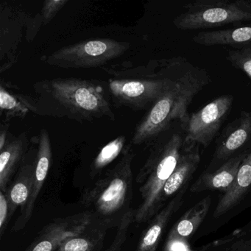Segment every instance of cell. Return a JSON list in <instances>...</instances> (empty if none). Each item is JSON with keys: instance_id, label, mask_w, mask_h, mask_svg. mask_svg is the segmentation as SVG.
Segmentation results:
<instances>
[{"instance_id": "obj_1", "label": "cell", "mask_w": 251, "mask_h": 251, "mask_svg": "<svg viewBox=\"0 0 251 251\" xmlns=\"http://www.w3.org/2000/svg\"><path fill=\"white\" fill-rule=\"evenodd\" d=\"M36 114L83 123L115 120L108 84L100 80L55 78L33 85Z\"/></svg>"}, {"instance_id": "obj_2", "label": "cell", "mask_w": 251, "mask_h": 251, "mask_svg": "<svg viewBox=\"0 0 251 251\" xmlns=\"http://www.w3.org/2000/svg\"><path fill=\"white\" fill-rule=\"evenodd\" d=\"M176 81V86L160 98L138 123L132 136L131 145L151 142L174 120H178L183 128L189 119V105L210 83V77L205 70L179 57Z\"/></svg>"}, {"instance_id": "obj_3", "label": "cell", "mask_w": 251, "mask_h": 251, "mask_svg": "<svg viewBox=\"0 0 251 251\" xmlns=\"http://www.w3.org/2000/svg\"><path fill=\"white\" fill-rule=\"evenodd\" d=\"M132 145L125 148L118 162L108 169L91 187L82 192L80 202L99 223L111 227L118 226L130 209L133 198Z\"/></svg>"}, {"instance_id": "obj_4", "label": "cell", "mask_w": 251, "mask_h": 251, "mask_svg": "<svg viewBox=\"0 0 251 251\" xmlns=\"http://www.w3.org/2000/svg\"><path fill=\"white\" fill-rule=\"evenodd\" d=\"M184 146V136L173 133L167 141L153 148L143 167L136 183H140L141 202L135 214V222L149 221L158 211L161 191L174 172Z\"/></svg>"}, {"instance_id": "obj_5", "label": "cell", "mask_w": 251, "mask_h": 251, "mask_svg": "<svg viewBox=\"0 0 251 251\" xmlns=\"http://www.w3.org/2000/svg\"><path fill=\"white\" fill-rule=\"evenodd\" d=\"M183 8L173 20L179 30H201L251 21V0H196Z\"/></svg>"}, {"instance_id": "obj_6", "label": "cell", "mask_w": 251, "mask_h": 251, "mask_svg": "<svg viewBox=\"0 0 251 251\" xmlns=\"http://www.w3.org/2000/svg\"><path fill=\"white\" fill-rule=\"evenodd\" d=\"M130 46L128 42L114 39H89L64 47L43 60L60 68H95L124 55Z\"/></svg>"}, {"instance_id": "obj_7", "label": "cell", "mask_w": 251, "mask_h": 251, "mask_svg": "<svg viewBox=\"0 0 251 251\" xmlns=\"http://www.w3.org/2000/svg\"><path fill=\"white\" fill-rule=\"evenodd\" d=\"M233 95H225L213 100L201 110L189 114L183 127L184 145H211L230 114L233 103Z\"/></svg>"}, {"instance_id": "obj_8", "label": "cell", "mask_w": 251, "mask_h": 251, "mask_svg": "<svg viewBox=\"0 0 251 251\" xmlns=\"http://www.w3.org/2000/svg\"><path fill=\"white\" fill-rule=\"evenodd\" d=\"M89 211L57 218L45 226L25 251H56L64 241L83 233L94 222Z\"/></svg>"}, {"instance_id": "obj_9", "label": "cell", "mask_w": 251, "mask_h": 251, "mask_svg": "<svg viewBox=\"0 0 251 251\" xmlns=\"http://www.w3.org/2000/svg\"><path fill=\"white\" fill-rule=\"evenodd\" d=\"M27 20L28 17L23 11L2 5L0 30V71L2 73L17 61V50L21 41L22 30L27 25Z\"/></svg>"}, {"instance_id": "obj_10", "label": "cell", "mask_w": 251, "mask_h": 251, "mask_svg": "<svg viewBox=\"0 0 251 251\" xmlns=\"http://www.w3.org/2000/svg\"><path fill=\"white\" fill-rule=\"evenodd\" d=\"M37 142L38 149L36 155L34 180H33L31 195L25 208L22 211L20 217L14 224V229H13L14 231L21 230L23 227H25L27 223L30 221L38 196L43 188L44 183L48 177L50 167L52 151L50 138L48 130L43 128L40 130Z\"/></svg>"}, {"instance_id": "obj_11", "label": "cell", "mask_w": 251, "mask_h": 251, "mask_svg": "<svg viewBox=\"0 0 251 251\" xmlns=\"http://www.w3.org/2000/svg\"><path fill=\"white\" fill-rule=\"evenodd\" d=\"M251 140V112L242 111L217 139L213 160L226 162Z\"/></svg>"}, {"instance_id": "obj_12", "label": "cell", "mask_w": 251, "mask_h": 251, "mask_svg": "<svg viewBox=\"0 0 251 251\" xmlns=\"http://www.w3.org/2000/svg\"><path fill=\"white\" fill-rule=\"evenodd\" d=\"M201 162L199 145L183 146L178 163L170 178L166 182L161 191L159 199V208H162L166 201L174 198L179 192L187 187Z\"/></svg>"}, {"instance_id": "obj_13", "label": "cell", "mask_w": 251, "mask_h": 251, "mask_svg": "<svg viewBox=\"0 0 251 251\" xmlns=\"http://www.w3.org/2000/svg\"><path fill=\"white\" fill-rule=\"evenodd\" d=\"M248 150L232 157L217 170L202 173L191 186L190 192L198 193L214 189H221L226 192L235 180L239 167L246 156Z\"/></svg>"}, {"instance_id": "obj_14", "label": "cell", "mask_w": 251, "mask_h": 251, "mask_svg": "<svg viewBox=\"0 0 251 251\" xmlns=\"http://www.w3.org/2000/svg\"><path fill=\"white\" fill-rule=\"evenodd\" d=\"M186 189L174 197L162 209L160 210L143 232L136 251H155L166 226L173 214L181 206Z\"/></svg>"}, {"instance_id": "obj_15", "label": "cell", "mask_w": 251, "mask_h": 251, "mask_svg": "<svg viewBox=\"0 0 251 251\" xmlns=\"http://www.w3.org/2000/svg\"><path fill=\"white\" fill-rule=\"evenodd\" d=\"M251 188V148L248 150L231 186L225 192L214 210V217L230 211L243 199Z\"/></svg>"}, {"instance_id": "obj_16", "label": "cell", "mask_w": 251, "mask_h": 251, "mask_svg": "<svg viewBox=\"0 0 251 251\" xmlns=\"http://www.w3.org/2000/svg\"><path fill=\"white\" fill-rule=\"evenodd\" d=\"M35 167L36 158L34 162L27 161L22 164L12 184L8 186L5 193L9 208V218L19 207L22 212L28 202L33 189Z\"/></svg>"}, {"instance_id": "obj_17", "label": "cell", "mask_w": 251, "mask_h": 251, "mask_svg": "<svg viewBox=\"0 0 251 251\" xmlns=\"http://www.w3.org/2000/svg\"><path fill=\"white\" fill-rule=\"evenodd\" d=\"M29 141L25 133L9 140L0 151V191L5 193L11 177L18 169L28 148Z\"/></svg>"}, {"instance_id": "obj_18", "label": "cell", "mask_w": 251, "mask_h": 251, "mask_svg": "<svg viewBox=\"0 0 251 251\" xmlns=\"http://www.w3.org/2000/svg\"><path fill=\"white\" fill-rule=\"evenodd\" d=\"M211 199L205 197L189 208L173 226L169 234V242H184L194 234L206 217Z\"/></svg>"}, {"instance_id": "obj_19", "label": "cell", "mask_w": 251, "mask_h": 251, "mask_svg": "<svg viewBox=\"0 0 251 251\" xmlns=\"http://www.w3.org/2000/svg\"><path fill=\"white\" fill-rule=\"evenodd\" d=\"M195 44L203 46H232L241 48L251 45V24L236 28L202 31L194 36Z\"/></svg>"}, {"instance_id": "obj_20", "label": "cell", "mask_w": 251, "mask_h": 251, "mask_svg": "<svg viewBox=\"0 0 251 251\" xmlns=\"http://www.w3.org/2000/svg\"><path fill=\"white\" fill-rule=\"evenodd\" d=\"M108 228L95 220L83 233L64 241L56 251H100Z\"/></svg>"}, {"instance_id": "obj_21", "label": "cell", "mask_w": 251, "mask_h": 251, "mask_svg": "<svg viewBox=\"0 0 251 251\" xmlns=\"http://www.w3.org/2000/svg\"><path fill=\"white\" fill-rule=\"evenodd\" d=\"M0 108L1 114H5L7 120L24 119L29 113L36 114L35 98L11 93L3 83L0 86Z\"/></svg>"}, {"instance_id": "obj_22", "label": "cell", "mask_w": 251, "mask_h": 251, "mask_svg": "<svg viewBox=\"0 0 251 251\" xmlns=\"http://www.w3.org/2000/svg\"><path fill=\"white\" fill-rule=\"evenodd\" d=\"M126 136H120L105 145L92 162L91 166V176L94 177L98 173H101L104 168L118 158L120 154H123L126 148Z\"/></svg>"}, {"instance_id": "obj_23", "label": "cell", "mask_w": 251, "mask_h": 251, "mask_svg": "<svg viewBox=\"0 0 251 251\" xmlns=\"http://www.w3.org/2000/svg\"><path fill=\"white\" fill-rule=\"evenodd\" d=\"M227 60L233 67L242 70L251 80V45L227 52Z\"/></svg>"}, {"instance_id": "obj_24", "label": "cell", "mask_w": 251, "mask_h": 251, "mask_svg": "<svg viewBox=\"0 0 251 251\" xmlns=\"http://www.w3.org/2000/svg\"><path fill=\"white\" fill-rule=\"evenodd\" d=\"M135 214H136V210L130 208L123 215L118 226H117V233L114 236V241L106 251H120L123 244L126 242L127 231L132 223L135 222Z\"/></svg>"}, {"instance_id": "obj_25", "label": "cell", "mask_w": 251, "mask_h": 251, "mask_svg": "<svg viewBox=\"0 0 251 251\" xmlns=\"http://www.w3.org/2000/svg\"><path fill=\"white\" fill-rule=\"evenodd\" d=\"M68 0H47L44 2L42 12L40 15L42 17L43 25L49 24L58 13L68 3Z\"/></svg>"}, {"instance_id": "obj_26", "label": "cell", "mask_w": 251, "mask_h": 251, "mask_svg": "<svg viewBox=\"0 0 251 251\" xmlns=\"http://www.w3.org/2000/svg\"><path fill=\"white\" fill-rule=\"evenodd\" d=\"M9 208L5 193L0 191V234H3L9 220Z\"/></svg>"}, {"instance_id": "obj_27", "label": "cell", "mask_w": 251, "mask_h": 251, "mask_svg": "<svg viewBox=\"0 0 251 251\" xmlns=\"http://www.w3.org/2000/svg\"><path fill=\"white\" fill-rule=\"evenodd\" d=\"M8 142V125H2L0 129V151L3 150Z\"/></svg>"}, {"instance_id": "obj_28", "label": "cell", "mask_w": 251, "mask_h": 251, "mask_svg": "<svg viewBox=\"0 0 251 251\" xmlns=\"http://www.w3.org/2000/svg\"><path fill=\"white\" fill-rule=\"evenodd\" d=\"M222 248L223 249L220 250L221 251H245L240 245L236 243H229L228 245H223Z\"/></svg>"}]
</instances>
